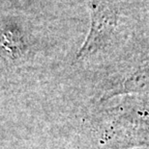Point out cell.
<instances>
[{
    "label": "cell",
    "mask_w": 149,
    "mask_h": 149,
    "mask_svg": "<svg viewBox=\"0 0 149 149\" xmlns=\"http://www.w3.org/2000/svg\"><path fill=\"white\" fill-rule=\"evenodd\" d=\"M91 19L89 35L78 54V59L84 58L106 46L116 27V15L114 12L105 6H92Z\"/></svg>",
    "instance_id": "obj_1"
}]
</instances>
